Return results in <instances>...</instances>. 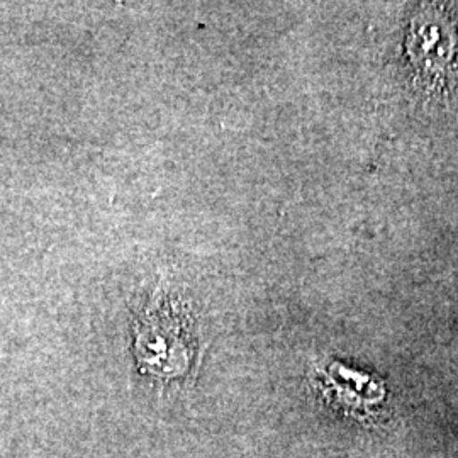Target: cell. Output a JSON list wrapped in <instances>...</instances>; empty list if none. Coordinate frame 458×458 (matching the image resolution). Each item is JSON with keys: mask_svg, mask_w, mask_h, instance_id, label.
<instances>
[{"mask_svg": "<svg viewBox=\"0 0 458 458\" xmlns=\"http://www.w3.org/2000/svg\"><path fill=\"white\" fill-rule=\"evenodd\" d=\"M134 357L141 374L170 384L191 376L199 360L196 319L181 301L155 295L134 323Z\"/></svg>", "mask_w": 458, "mask_h": 458, "instance_id": "6da1fadb", "label": "cell"}, {"mask_svg": "<svg viewBox=\"0 0 458 458\" xmlns=\"http://www.w3.org/2000/svg\"><path fill=\"white\" fill-rule=\"evenodd\" d=\"M438 9H426L411 24V58L426 79H440L455 58L454 24Z\"/></svg>", "mask_w": 458, "mask_h": 458, "instance_id": "7a4b0ae2", "label": "cell"}]
</instances>
